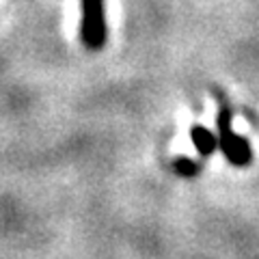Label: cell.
I'll return each mask as SVG.
<instances>
[{
  "mask_svg": "<svg viewBox=\"0 0 259 259\" xmlns=\"http://www.w3.org/2000/svg\"><path fill=\"white\" fill-rule=\"evenodd\" d=\"M218 132H221V147L225 151L227 160L236 166L248 164L250 162V147L242 136H238L231 130V112L227 106H221V110H218Z\"/></svg>",
  "mask_w": 259,
  "mask_h": 259,
  "instance_id": "obj_2",
  "label": "cell"
},
{
  "mask_svg": "<svg viewBox=\"0 0 259 259\" xmlns=\"http://www.w3.org/2000/svg\"><path fill=\"white\" fill-rule=\"evenodd\" d=\"M190 136H192L194 147L203 153V156H209V153L216 149V139H214V134L209 132V130L201 127V125H194L190 130Z\"/></svg>",
  "mask_w": 259,
  "mask_h": 259,
  "instance_id": "obj_3",
  "label": "cell"
},
{
  "mask_svg": "<svg viewBox=\"0 0 259 259\" xmlns=\"http://www.w3.org/2000/svg\"><path fill=\"white\" fill-rule=\"evenodd\" d=\"M82 20H80V39L89 50H100L106 44V11L104 0H80Z\"/></svg>",
  "mask_w": 259,
  "mask_h": 259,
  "instance_id": "obj_1",
  "label": "cell"
},
{
  "mask_svg": "<svg viewBox=\"0 0 259 259\" xmlns=\"http://www.w3.org/2000/svg\"><path fill=\"white\" fill-rule=\"evenodd\" d=\"M175 166H177V171H180L182 175H194V173L199 171V166L194 164V162H190L188 158H180Z\"/></svg>",
  "mask_w": 259,
  "mask_h": 259,
  "instance_id": "obj_4",
  "label": "cell"
}]
</instances>
